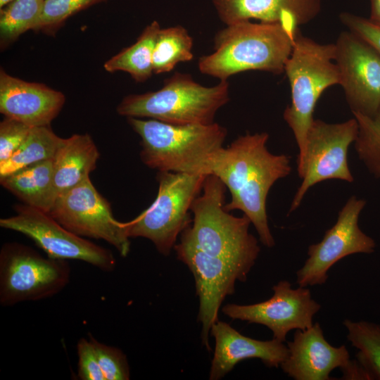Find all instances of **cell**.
I'll list each match as a JSON object with an SVG mask.
<instances>
[{
	"instance_id": "1",
	"label": "cell",
	"mask_w": 380,
	"mask_h": 380,
	"mask_svg": "<svg viewBox=\"0 0 380 380\" xmlns=\"http://www.w3.org/2000/svg\"><path fill=\"white\" fill-rule=\"evenodd\" d=\"M268 139L267 132L239 137L211 156L207 174L217 177L229 190L231 201L224 209L242 211L254 226L260 242L272 248L275 241L268 224L267 197L274 184L290 174L291 167L289 156L268 151Z\"/></svg>"
},
{
	"instance_id": "2",
	"label": "cell",
	"mask_w": 380,
	"mask_h": 380,
	"mask_svg": "<svg viewBox=\"0 0 380 380\" xmlns=\"http://www.w3.org/2000/svg\"><path fill=\"white\" fill-rule=\"evenodd\" d=\"M296 35L279 23L244 20L228 25L216 33L214 51L199 58L198 70L220 81L249 70L282 73Z\"/></svg>"
},
{
	"instance_id": "3",
	"label": "cell",
	"mask_w": 380,
	"mask_h": 380,
	"mask_svg": "<svg viewBox=\"0 0 380 380\" xmlns=\"http://www.w3.org/2000/svg\"><path fill=\"white\" fill-rule=\"evenodd\" d=\"M140 137V158L158 172L207 175L210 158L223 147L227 131L217 122L175 125L154 119L127 118Z\"/></svg>"
},
{
	"instance_id": "4",
	"label": "cell",
	"mask_w": 380,
	"mask_h": 380,
	"mask_svg": "<svg viewBox=\"0 0 380 380\" xmlns=\"http://www.w3.org/2000/svg\"><path fill=\"white\" fill-rule=\"evenodd\" d=\"M227 187L216 176L208 175L202 194L194 201L192 225L184 229L205 253L226 260L248 274L260 252L258 239L249 232L250 220L224 209Z\"/></svg>"
},
{
	"instance_id": "5",
	"label": "cell",
	"mask_w": 380,
	"mask_h": 380,
	"mask_svg": "<svg viewBox=\"0 0 380 380\" xmlns=\"http://www.w3.org/2000/svg\"><path fill=\"white\" fill-rule=\"evenodd\" d=\"M334 56V44H319L298 31L286 62L284 72L290 84L291 103L283 117L298 148L297 167L303 161L307 134L318 99L327 88L340 83Z\"/></svg>"
},
{
	"instance_id": "6",
	"label": "cell",
	"mask_w": 380,
	"mask_h": 380,
	"mask_svg": "<svg viewBox=\"0 0 380 380\" xmlns=\"http://www.w3.org/2000/svg\"><path fill=\"white\" fill-rule=\"evenodd\" d=\"M229 101L227 80L205 87L189 74L175 72L157 91L125 97L117 112L127 118H149L175 125H210Z\"/></svg>"
},
{
	"instance_id": "7",
	"label": "cell",
	"mask_w": 380,
	"mask_h": 380,
	"mask_svg": "<svg viewBox=\"0 0 380 380\" xmlns=\"http://www.w3.org/2000/svg\"><path fill=\"white\" fill-rule=\"evenodd\" d=\"M207 175L158 172V190L153 203L132 220L125 222L131 237L150 240L168 255L179 234L189 225V211L202 191Z\"/></svg>"
},
{
	"instance_id": "8",
	"label": "cell",
	"mask_w": 380,
	"mask_h": 380,
	"mask_svg": "<svg viewBox=\"0 0 380 380\" xmlns=\"http://www.w3.org/2000/svg\"><path fill=\"white\" fill-rule=\"evenodd\" d=\"M70 274L67 260L44 258L27 246L6 243L0 251V304L12 306L51 298L65 288Z\"/></svg>"
},
{
	"instance_id": "9",
	"label": "cell",
	"mask_w": 380,
	"mask_h": 380,
	"mask_svg": "<svg viewBox=\"0 0 380 380\" xmlns=\"http://www.w3.org/2000/svg\"><path fill=\"white\" fill-rule=\"evenodd\" d=\"M358 130L355 118L339 123L312 120L307 134L303 161L297 167L302 182L289 213L300 206L308 189L319 182L329 179L354 181L348 163V152L357 139Z\"/></svg>"
},
{
	"instance_id": "10",
	"label": "cell",
	"mask_w": 380,
	"mask_h": 380,
	"mask_svg": "<svg viewBox=\"0 0 380 380\" xmlns=\"http://www.w3.org/2000/svg\"><path fill=\"white\" fill-rule=\"evenodd\" d=\"M15 210V215L0 220L1 227L29 237L47 256L81 260L104 272L115 270L110 251L69 231L47 212L26 204L16 205Z\"/></svg>"
},
{
	"instance_id": "11",
	"label": "cell",
	"mask_w": 380,
	"mask_h": 380,
	"mask_svg": "<svg viewBox=\"0 0 380 380\" xmlns=\"http://www.w3.org/2000/svg\"><path fill=\"white\" fill-rule=\"evenodd\" d=\"M48 213L69 231L82 237L102 239L126 257L130 251L125 222L113 215L108 201L87 177L61 194Z\"/></svg>"
},
{
	"instance_id": "12",
	"label": "cell",
	"mask_w": 380,
	"mask_h": 380,
	"mask_svg": "<svg viewBox=\"0 0 380 380\" xmlns=\"http://www.w3.org/2000/svg\"><path fill=\"white\" fill-rule=\"evenodd\" d=\"M174 249L177 259L189 267L194 278L199 299L198 319L202 327L201 343L209 350V333L218 320L222 303L234 293L236 281H246L248 275L232 262L203 251L185 229Z\"/></svg>"
},
{
	"instance_id": "13",
	"label": "cell",
	"mask_w": 380,
	"mask_h": 380,
	"mask_svg": "<svg viewBox=\"0 0 380 380\" xmlns=\"http://www.w3.org/2000/svg\"><path fill=\"white\" fill-rule=\"evenodd\" d=\"M366 201L352 196L338 212L336 223L327 230L321 241L310 245L308 258L296 272L299 286L324 284L328 271L343 258L357 253H372L374 240L359 227L358 220Z\"/></svg>"
},
{
	"instance_id": "14",
	"label": "cell",
	"mask_w": 380,
	"mask_h": 380,
	"mask_svg": "<svg viewBox=\"0 0 380 380\" xmlns=\"http://www.w3.org/2000/svg\"><path fill=\"white\" fill-rule=\"evenodd\" d=\"M334 45L339 85L352 112L373 117L380 108V54L349 30Z\"/></svg>"
},
{
	"instance_id": "15",
	"label": "cell",
	"mask_w": 380,
	"mask_h": 380,
	"mask_svg": "<svg viewBox=\"0 0 380 380\" xmlns=\"http://www.w3.org/2000/svg\"><path fill=\"white\" fill-rule=\"evenodd\" d=\"M269 299L254 304H228L222 312L233 319L262 324L269 328L273 338L281 342L292 329H306L313 325V317L321 305L312 298L307 287H291L289 281H279L272 287Z\"/></svg>"
},
{
	"instance_id": "16",
	"label": "cell",
	"mask_w": 380,
	"mask_h": 380,
	"mask_svg": "<svg viewBox=\"0 0 380 380\" xmlns=\"http://www.w3.org/2000/svg\"><path fill=\"white\" fill-rule=\"evenodd\" d=\"M287 347L288 355L280 367L296 380H329L334 369L342 370L351 362L346 347L331 346L318 322L304 330L296 329Z\"/></svg>"
},
{
	"instance_id": "17",
	"label": "cell",
	"mask_w": 380,
	"mask_h": 380,
	"mask_svg": "<svg viewBox=\"0 0 380 380\" xmlns=\"http://www.w3.org/2000/svg\"><path fill=\"white\" fill-rule=\"evenodd\" d=\"M65 101L64 94L43 84L0 71V112L30 127L49 125Z\"/></svg>"
},
{
	"instance_id": "18",
	"label": "cell",
	"mask_w": 380,
	"mask_h": 380,
	"mask_svg": "<svg viewBox=\"0 0 380 380\" xmlns=\"http://www.w3.org/2000/svg\"><path fill=\"white\" fill-rule=\"evenodd\" d=\"M220 19L226 25L256 19L279 23L296 34L299 26L319 13L321 0H212Z\"/></svg>"
},
{
	"instance_id": "19",
	"label": "cell",
	"mask_w": 380,
	"mask_h": 380,
	"mask_svg": "<svg viewBox=\"0 0 380 380\" xmlns=\"http://www.w3.org/2000/svg\"><path fill=\"white\" fill-rule=\"evenodd\" d=\"M215 341L209 379L218 380L239 362L258 358L270 367H278L286 358L289 350L283 342L272 338L260 341L245 336L229 324L217 320L210 329Z\"/></svg>"
},
{
	"instance_id": "20",
	"label": "cell",
	"mask_w": 380,
	"mask_h": 380,
	"mask_svg": "<svg viewBox=\"0 0 380 380\" xmlns=\"http://www.w3.org/2000/svg\"><path fill=\"white\" fill-rule=\"evenodd\" d=\"M99 156L96 144L88 134H75L64 139L52 159L53 201L89 177L90 172L96 167Z\"/></svg>"
},
{
	"instance_id": "21",
	"label": "cell",
	"mask_w": 380,
	"mask_h": 380,
	"mask_svg": "<svg viewBox=\"0 0 380 380\" xmlns=\"http://www.w3.org/2000/svg\"><path fill=\"white\" fill-rule=\"evenodd\" d=\"M53 161L43 160L0 178L3 187L25 204L49 212L53 204Z\"/></svg>"
},
{
	"instance_id": "22",
	"label": "cell",
	"mask_w": 380,
	"mask_h": 380,
	"mask_svg": "<svg viewBox=\"0 0 380 380\" xmlns=\"http://www.w3.org/2000/svg\"><path fill=\"white\" fill-rule=\"evenodd\" d=\"M160 28L156 20L148 25L135 43L105 62L104 69L127 72L137 82L147 80L153 73V53Z\"/></svg>"
},
{
	"instance_id": "23",
	"label": "cell",
	"mask_w": 380,
	"mask_h": 380,
	"mask_svg": "<svg viewBox=\"0 0 380 380\" xmlns=\"http://www.w3.org/2000/svg\"><path fill=\"white\" fill-rule=\"evenodd\" d=\"M63 140L49 125L32 127L17 151L0 165V178L36 163L53 159Z\"/></svg>"
},
{
	"instance_id": "24",
	"label": "cell",
	"mask_w": 380,
	"mask_h": 380,
	"mask_svg": "<svg viewBox=\"0 0 380 380\" xmlns=\"http://www.w3.org/2000/svg\"><path fill=\"white\" fill-rule=\"evenodd\" d=\"M193 39L181 25L160 28L153 53V73L169 72L182 62L193 59Z\"/></svg>"
},
{
	"instance_id": "25",
	"label": "cell",
	"mask_w": 380,
	"mask_h": 380,
	"mask_svg": "<svg viewBox=\"0 0 380 380\" xmlns=\"http://www.w3.org/2000/svg\"><path fill=\"white\" fill-rule=\"evenodd\" d=\"M347 338L358 350L357 361L369 379L380 380V325L367 321L345 319Z\"/></svg>"
},
{
	"instance_id": "26",
	"label": "cell",
	"mask_w": 380,
	"mask_h": 380,
	"mask_svg": "<svg viewBox=\"0 0 380 380\" xmlns=\"http://www.w3.org/2000/svg\"><path fill=\"white\" fill-rule=\"evenodd\" d=\"M44 0H13L0 11V33L4 40L13 41L29 30H35Z\"/></svg>"
},
{
	"instance_id": "27",
	"label": "cell",
	"mask_w": 380,
	"mask_h": 380,
	"mask_svg": "<svg viewBox=\"0 0 380 380\" xmlns=\"http://www.w3.org/2000/svg\"><path fill=\"white\" fill-rule=\"evenodd\" d=\"M353 114L359 126L354 142L355 151L369 172L380 178V108L373 117Z\"/></svg>"
},
{
	"instance_id": "28",
	"label": "cell",
	"mask_w": 380,
	"mask_h": 380,
	"mask_svg": "<svg viewBox=\"0 0 380 380\" xmlns=\"http://www.w3.org/2000/svg\"><path fill=\"white\" fill-rule=\"evenodd\" d=\"M105 380H128L130 376L127 356L119 348L106 345L89 334Z\"/></svg>"
},
{
	"instance_id": "29",
	"label": "cell",
	"mask_w": 380,
	"mask_h": 380,
	"mask_svg": "<svg viewBox=\"0 0 380 380\" xmlns=\"http://www.w3.org/2000/svg\"><path fill=\"white\" fill-rule=\"evenodd\" d=\"M104 1L106 0H44L35 30L53 28L76 13Z\"/></svg>"
},
{
	"instance_id": "30",
	"label": "cell",
	"mask_w": 380,
	"mask_h": 380,
	"mask_svg": "<svg viewBox=\"0 0 380 380\" xmlns=\"http://www.w3.org/2000/svg\"><path fill=\"white\" fill-rule=\"evenodd\" d=\"M32 127L18 120L5 118L0 122V165L17 151Z\"/></svg>"
},
{
	"instance_id": "31",
	"label": "cell",
	"mask_w": 380,
	"mask_h": 380,
	"mask_svg": "<svg viewBox=\"0 0 380 380\" xmlns=\"http://www.w3.org/2000/svg\"><path fill=\"white\" fill-rule=\"evenodd\" d=\"M78 377L82 380H105L90 339L81 338L77 343Z\"/></svg>"
},
{
	"instance_id": "32",
	"label": "cell",
	"mask_w": 380,
	"mask_h": 380,
	"mask_svg": "<svg viewBox=\"0 0 380 380\" xmlns=\"http://www.w3.org/2000/svg\"><path fill=\"white\" fill-rule=\"evenodd\" d=\"M339 18L348 30L354 33L380 54V27L365 18L350 13H341Z\"/></svg>"
},
{
	"instance_id": "33",
	"label": "cell",
	"mask_w": 380,
	"mask_h": 380,
	"mask_svg": "<svg viewBox=\"0 0 380 380\" xmlns=\"http://www.w3.org/2000/svg\"><path fill=\"white\" fill-rule=\"evenodd\" d=\"M370 1V15L368 20L374 25L380 27V0Z\"/></svg>"
},
{
	"instance_id": "34",
	"label": "cell",
	"mask_w": 380,
	"mask_h": 380,
	"mask_svg": "<svg viewBox=\"0 0 380 380\" xmlns=\"http://www.w3.org/2000/svg\"><path fill=\"white\" fill-rule=\"evenodd\" d=\"M13 0H0V8H2Z\"/></svg>"
}]
</instances>
